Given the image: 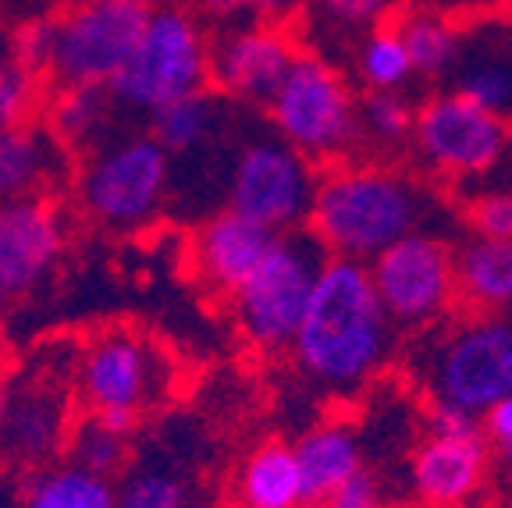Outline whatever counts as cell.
<instances>
[{
  "label": "cell",
  "instance_id": "obj_1",
  "mask_svg": "<svg viewBox=\"0 0 512 508\" xmlns=\"http://www.w3.org/2000/svg\"><path fill=\"white\" fill-rule=\"evenodd\" d=\"M452 221L441 185L388 160L352 157L320 171L310 231L328 256L370 263L416 231L445 235Z\"/></svg>",
  "mask_w": 512,
  "mask_h": 508
},
{
  "label": "cell",
  "instance_id": "obj_2",
  "mask_svg": "<svg viewBox=\"0 0 512 508\" xmlns=\"http://www.w3.org/2000/svg\"><path fill=\"white\" fill-rule=\"evenodd\" d=\"M395 338L399 327L384 313L367 263L328 256L288 352L310 384L352 398L392 366Z\"/></svg>",
  "mask_w": 512,
  "mask_h": 508
},
{
  "label": "cell",
  "instance_id": "obj_3",
  "mask_svg": "<svg viewBox=\"0 0 512 508\" xmlns=\"http://www.w3.org/2000/svg\"><path fill=\"white\" fill-rule=\"evenodd\" d=\"M153 4H82L68 0L43 22L18 25V64L47 89L111 86L136 54Z\"/></svg>",
  "mask_w": 512,
  "mask_h": 508
},
{
  "label": "cell",
  "instance_id": "obj_4",
  "mask_svg": "<svg viewBox=\"0 0 512 508\" xmlns=\"http://www.w3.org/2000/svg\"><path fill=\"white\" fill-rule=\"evenodd\" d=\"M175 157L153 132H121L86 153L75 171V203L96 228L136 235L164 217Z\"/></svg>",
  "mask_w": 512,
  "mask_h": 508
},
{
  "label": "cell",
  "instance_id": "obj_5",
  "mask_svg": "<svg viewBox=\"0 0 512 508\" xmlns=\"http://www.w3.org/2000/svg\"><path fill=\"white\" fill-rule=\"evenodd\" d=\"M420 338L413 370L427 402L459 405L484 420L498 402L512 398V320L470 313Z\"/></svg>",
  "mask_w": 512,
  "mask_h": 508
},
{
  "label": "cell",
  "instance_id": "obj_6",
  "mask_svg": "<svg viewBox=\"0 0 512 508\" xmlns=\"http://www.w3.org/2000/svg\"><path fill=\"white\" fill-rule=\"evenodd\" d=\"M210 43L214 32L196 15V8H185L182 0L153 4L136 54L111 82V96L118 100L121 114L150 121L175 100L207 93Z\"/></svg>",
  "mask_w": 512,
  "mask_h": 508
},
{
  "label": "cell",
  "instance_id": "obj_7",
  "mask_svg": "<svg viewBox=\"0 0 512 508\" xmlns=\"http://www.w3.org/2000/svg\"><path fill=\"white\" fill-rule=\"evenodd\" d=\"M178 366L171 352L132 327L93 334L75 359V398L121 434H136L139 420L171 398Z\"/></svg>",
  "mask_w": 512,
  "mask_h": 508
},
{
  "label": "cell",
  "instance_id": "obj_8",
  "mask_svg": "<svg viewBox=\"0 0 512 508\" xmlns=\"http://www.w3.org/2000/svg\"><path fill=\"white\" fill-rule=\"evenodd\" d=\"M267 125L310 164L335 167L360 157V96L338 64L303 50L267 104Z\"/></svg>",
  "mask_w": 512,
  "mask_h": 508
},
{
  "label": "cell",
  "instance_id": "obj_9",
  "mask_svg": "<svg viewBox=\"0 0 512 508\" xmlns=\"http://www.w3.org/2000/svg\"><path fill=\"white\" fill-rule=\"evenodd\" d=\"M509 139L512 125L502 118L480 111L452 89H434L416 107L409 153L420 164V175L470 199L502 178Z\"/></svg>",
  "mask_w": 512,
  "mask_h": 508
},
{
  "label": "cell",
  "instance_id": "obj_10",
  "mask_svg": "<svg viewBox=\"0 0 512 508\" xmlns=\"http://www.w3.org/2000/svg\"><path fill=\"white\" fill-rule=\"evenodd\" d=\"M324 263H328V249L313 239L310 228L288 231L274 239L264 263L232 295V317L253 349H292L313 292H317Z\"/></svg>",
  "mask_w": 512,
  "mask_h": 508
},
{
  "label": "cell",
  "instance_id": "obj_11",
  "mask_svg": "<svg viewBox=\"0 0 512 508\" xmlns=\"http://www.w3.org/2000/svg\"><path fill=\"white\" fill-rule=\"evenodd\" d=\"M320 171L299 150L267 132H256L235 146L224 175V203L228 210L253 217L274 235L310 228L313 199H317Z\"/></svg>",
  "mask_w": 512,
  "mask_h": 508
},
{
  "label": "cell",
  "instance_id": "obj_12",
  "mask_svg": "<svg viewBox=\"0 0 512 508\" xmlns=\"http://www.w3.org/2000/svg\"><path fill=\"white\" fill-rule=\"evenodd\" d=\"M377 299L399 334H427L456 317V246L438 231H416L367 263Z\"/></svg>",
  "mask_w": 512,
  "mask_h": 508
},
{
  "label": "cell",
  "instance_id": "obj_13",
  "mask_svg": "<svg viewBox=\"0 0 512 508\" xmlns=\"http://www.w3.org/2000/svg\"><path fill=\"white\" fill-rule=\"evenodd\" d=\"M303 47L288 25L274 22H228L210 43V86L242 107H267Z\"/></svg>",
  "mask_w": 512,
  "mask_h": 508
},
{
  "label": "cell",
  "instance_id": "obj_14",
  "mask_svg": "<svg viewBox=\"0 0 512 508\" xmlns=\"http://www.w3.org/2000/svg\"><path fill=\"white\" fill-rule=\"evenodd\" d=\"M75 352L57 366H32L29 374L11 381L8 427L0 437V455L18 466H47L54 455L68 452L72 437V391H75Z\"/></svg>",
  "mask_w": 512,
  "mask_h": 508
},
{
  "label": "cell",
  "instance_id": "obj_15",
  "mask_svg": "<svg viewBox=\"0 0 512 508\" xmlns=\"http://www.w3.org/2000/svg\"><path fill=\"white\" fill-rule=\"evenodd\" d=\"M68 235L72 221L57 199L0 203V295L15 302L40 288L61 263Z\"/></svg>",
  "mask_w": 512,
  "mask_h": 508
},
{
  "label": "cell",
  "instance_id": "obj_16",
  "mask_svg": "<svg viewBox=\"0 0 512 508\" xmlns=\"http://www.w3.org/2000/svg\"><path fill=\"white\" fill-rule=\"evenodd\" d=\"M445 89L512 125V8L459 22V57Z\"/></svg>",
  "mask_w": 512,
  "mask_h": 508
},
{
  "label": "cell",
  "instance_id": "obj_17",
  "mask_svg": "<svg viewBox=\"0 0 512 508\" xmlns=\"http://www.w3.org/2000/svg\"><path fill=\"white\" fill-rule=\"evenodd\" d=\"M271 228L256 224L253 217L239 214V210H214L200 221L196 235H192V267H196V278L217 295H228L232 299L242 285L249 281L264 256L274 246Z\"/></svg>",
  "mask_w": 512,
  "mask_h": 508
},
{
  "label": "cell",
  "instance_id": "obj_18",
  "mask_svg": "<svg viewBox=\"0 0 512 508\" xmlns=\"http://www.w3.org/2000/svg\"><path fill=\"white\" fill-rule=\"evenodd\" d=\"M491 445L484 430L466 437L427 434L409 455V487L431 508H459L488 480Z\"/></svg>",
  "mask_w": 512,
  "mask_h": 508
},
{
  "label": "cell",
  "instance_id": "obj_19",
  "mask_svg": "<svg viewBox=\"0 0 512 508\" xmlns=\"http://www.w3.org/2000/svg\"><path fill=\"white\" fill-rule=\"evenodd\" d=\"M75 153L47 121H25L0 135V203L11 199H57L75 185Z\"/></svg>",
  "mask_w": 512,
  "mask_h": 508
},
{
  "label": "cell",
  "instance_id": "obj_20",
  "mask_svg": "<svg viewBox=\"0 0 512 508\" xmlns=\"http://www.w3.org/2000/svg\"><path fill=\"white\" fill-rule=\"evenodd\" d=\"M118 508H207V498L182 455L146 448L118 477Z\"/></svg>",
  "mask_w": 512,
  "mask_h": 508
},
{
  "label": "cell",
  "instance_id": "obj_21",
  "mask_svg": "<svg viewBox=\"0 0 512 508\" xmlns=\"http://www.w3.org/2000/svg\"><path fill=\"white\" fill-rule=\"evenodd\" d=\"M456 281L459 306L512 320V242L463 235L456 242Z\"/></svg>",
  "mask_w": 512,
  "mask_h": 508
},
{
  "label": "cell",
  "instance_id": "obj_22",
  "mask_svg": "<svg viewBox=\"0 0 512 508\" xmlns=\"http://www.w3.org/2000/svg\"><path fill=\"white\" fill-rule=\"evenodd\" d=\"M296 459L303 469L306 505H317L363 473V441L349 423L328 420L299 437Z\"/></svg>",
  "mask_w": 512,
  "mask_h": 508
},
{
  "label": "cell",
  "instance_id": "obj_23",
  "mask_svg": "<svg viewBox=\"0 0 512 508\" xmlns=\"http://www.w3.org/2000/svg\"><path fill=\"white\" fill-rule=\"evenodd\" d=\"M235 508H306L296 445L267 441L242 459L232 480Z\"/></svg>",
  "mask_w": 512,
  "mask_h": 508
},
{
  "label": "cell",
  "instance_id": "obj_24",
  "mask_svg": "<svg viewBox=\"0 0 512 508\" xmlns=\"http://www.w3.org/2000/svg\"><path fill=\"white\" fill-rule=\"evenodd\" d=\"M47 125L72 153H89L107 143L118 128L121 107L111 96V86H64L47 89Z\"/></svg>",
  "mask_w": 512,
  "mask_h": 508
},
{
  "label": "cell",
  "instance_id": "obj_25",
  "mask_svg": "<svg viewBox=\"0 0 512 508\" xmlns=\"http://www.w3.org/2000/svg\"><path fill=\"white\" fill-rule=\"evenodd\" d=\"M224 121H228V111L207 89V93L185 96V100H175V104L153 114L150 132L171 157H196L221 139Z\"/></svg>",
  "mask_w": 512,
  "mask_h": 508
},
{
  "label": "cell",
  "instance_id": "obj_26",
  "mask_svg": "<svg viewBox=\"0 0 512 508\" xmlns=\"http://www.w3.org/2000/svg\"><path fill=\"white\" fill-rule=\"evenodd\" d=\"M18 508H118V484L75 462L43 466L22 487Z\"/></svg>",
  "mask_w": 512,
  "mask_h": 508
},
{
  "label": "cell",
  "instance_id": "obj_27",
  "mask_svg": "<svg viewBox=\"0 0 512 508\" xmlns=\"http://www.w3.org/2000/svg\"><path fill=\"white\" fill-rule=\"evenodd\" d=\"M406 54L413 61L416 79L445 86L459 57V22L448 15H434V11H406L395 18Z\"/></svg>",
  "mask_w": 512,
  "mask_h": 508
},
{
  "label": "cell",
  "instance_id": "obj_28",
  "mask_svg": "<svg viewBox=\"0 0 512 508\" xmlns=\"http://www.w3.org/2000/svg\"><path fill=\"white\" fill-rule=\"evenodd\" d=\"M352 72H356L363 93H406L416 72L395 22L374 29L352 47Z\"/></svg>",
  "mask_w": 512,
  "mask_h": 508
},
{
  "label": "cell",
  "instance_id": "obj_29",
  "mask_svg": "<svg viewBox=\"0 0 512 508\" xmlns=\"http://www.w3.org/2000/svg\"><path fill=\"white\" fill-rule=\"evenodd\" d=\"M416 100L409 93H363L360 96V139L363 150L388 157L413 143Z\"/></svg>",
  "mask_w": 512,
  "mask_h": 508
},
{
  "label": "cell",
  "instance_id": "obj_30",
  "mask_svg": "<svg viewBox=\"0 0 512 508\" xmlns=\"http://www.w3.org/2000/svg\"><path fill=\"white\" fill-rule=\"evenodd\" d=\"M64 455H68V462L89 469L96 477H121L132 462V434H121L100 416L86 413L82 420H75Z\"/></svg>",
  "mask_w": 512,
  "mask_h": 508
},
{
  "label": "cell",
  "instance_id": "obj_31",
  "mask_svg": "<svg viewBox=\"0 0 512 508\" xmlns=\"http://www.w3.org/2000/svg\"><path fill=\"white\" fill-rule=\"evenodd\" d=\"M310 18L335 40H349L352 47L374 29L392 25L402 15L399 0H310Z\"/></svg>",
  "mask_w": 512,
  "mask_h": 508
},
{
  "label": "cell",
  "instance_id": "obj_32",
  "mask_svg": "<svg viewBox=\"0 0 512 508\" xmlns=\"http://www.w3.org/2000/svg\"><path fill=\"white\" fill-rule=\"evenodd\" d=\"M47 104V82L32 75L22 64H11L8 72H0V135L11 128L36 121V111Z\"/></svg>",
  "mask_w": 512,
  "mask_h": 508
},
{
  "label": "cell",
  "instance_id": "obj_33",
  "mask_svg": "<svg viewBox=\"0 0 512 508\" xmlns=\"http://www.w3.org/2000/svg\"><path fill=\"white\" fill-rule=\"evenodd\" d=\"M192 8L203 22H242V18H253V22H274L288 25L292 18H299L310 0H192Z\"/></svg>",
  "mask_w": 512,
  "mask_h": 508
},
{
  "label": "cell",
  "instance_id": "obj_34",
  "mask_svg": "<svg viewBox=\"0 0 512 508\" xmlns=\"http://www.w3.org/2000/svg\"><path fill=\"white\" fill-rule=\"evenodd\" d=\"M466 235L512 242V185L495 182L466 199Z\"/></svg>",
  "mask_w": 512,
  "mask_h": 508
},
{
  "label": "cell",
  "instance_id": "obj_35",
  "mask_svg": "<svg viewBox=\"0 0 512 508\" xmlns=\"http://www.w3.org/2000/svg\"><path fill=\"white\" fill-rule=\"evenodd\" d=\"M424 430L434 437H466V434H480L484 423L480 416L466 413L459 405H448V402H427V413H424Z\"/></svg>",
  "mask_w": 512,
  "mask_h": 508
},
{
  "label": "cell",
  "instance_id": "obj_36",
  "mask_svg": "<svg viewBox=\"0 0 512 508\" xmlns=\"http://www.w3.org/2000/svg\"><path fill=\"white\" fill-rule=\"evenodd\" d=\"M306 508H384L381 480L363 469L360 477L349 480L342 491H335L331 498L317 501V505H306Z\"/></svg>",
  "mask_w": 512,
  "mask_h": 508
},
{
  "label": "cell",
  "instance_id": "obj_37",
  "mask_svg": "<svg viewBox=\"0 0 512 508\" xmlns=\"http://www.w3.org/2000/svg\"><path fill=\"white\" fill-rule=\"evenodd\" d=\"M480 423H484V437H488L491 452L498 455L505 469H512V398L498 402Z\"/></svg>",
  "mask_w": 512,
  "mask_h": 508
},
{
  "label": "cell",
  "instance_id": "obj_38",
  "mask_svg": "<svg viewBox=\"0 0 512 508\" xmlns=\"http://www.w3.org/2000/svg\"><path fill=\"white\" fill-rule=\"evenodd\" d=\"M406 11H434V15H448L456 22H466L473 15H484V11L505 8L509 0H399Z\"/></svg>",
  "mask_w": 512,
  "mask_h": 508
},
{
  "label": "cell",
  "instance_id": "obj_39",
  "mask_svg": "<svg viewBox=\"0 0 512 508\" xmlns=\"http://www.w3.org/2000/svg\"><path fill=\"white\" fill-rule=\"evenodd\" d=\"M68 0H0V15L15 25H32L43 22V18L57 15Z\"/></svg>",
  "mask_w": 512,
  "mask_h": 508
},
{
  "label": "cell",
  "instance_id": "obj_40",
  "mask_svg": "<svg viewBox=\"0 0 512 508\" xmlns=\"http://www.w3.org/2000/svg\"><path fill=\"white\" fill-rule=\"evenodd\" d=\"M18 64V25L0 15V72Z\"/></svg>",
  "mask_w": 512,
  "mask_h": 508
},
{
  "label": "cell",
  "instance_id": "obj_41",
  "mask_svg": "<svg viewBox=\"0 0 512 508\" xmlns=\"http://www.w3.org/2000/svg\"><path fill=\"white\" fill-rule=\"evenodd\" d=\"M8 409H11V381L0 374V437H4V427H8Z\"/></svg>",
  "mask_w": 512,
  "mask_h": 508
},
{
  "label": "cell",
  "instance_id": "obj_42",
  "mask_svg": "<svg viewBox=\"0 0 512 508\" xmlns=\"http://www.w3.org/2000/svg\"><path fill=\"white\" fill-rule=\"evenodd\" d=\"M502 182L512 185V139H509V157H505V167H502Z\"/></svg>",
  "mask_w": 512,
  "mask_h": 508
},
{
  "label": "cell",
  "instance_id": "obj_43",
  "mask_svg": "<svg viewBox=\"0 0 512 508\" xmlns=\"http://www.w3.org/2000/svg\"><path fill=\"white\" fill-rule=\"evenodd\" d=\"M82 4H150V0H82Z\"/></svg>",
  "mask_w": 512,
  "mask_h": 508
},
{
  "label": "cell",
  "instance_id": "obj_44",
  "mask_svg": "<svg viewBox=\"0 0 512 508\" xmlns=\"http://www.w3.org/2000/svg\"><path fill=\"white\" fill-rule=\"evenodd\" d=\"M0 508H18V498H11L8 491H0Z\"/></svg>",
  "mask_w": 512,
  "mask_h": 508
},
{
  "label": "cell",
  "instance_id": "obj_45",
  "mask_svg": "<svg viewBox=\"0 0 512 508\" xmlns=\"http://www.w3.org/2000/svg\"><path fill=\"white\" fill-rule=\"evenodd\" d=\"M8 306H11V302H8V299H4V295H0V313L8 310Z\"/></svg>",
  "mask_w": 512,
  "mask_h": 508
},
{
  "label": "cell",
  "instance_id": "obj_46",
  "mask_svg": "<svg viewBox=\"0 0 512 508\" xmlns=\"http://www.w3.org/2000/svg\"><path fill=\"white\" fill-rule=\"evenodd\" d=\"M502 508H512V501H509V505H502Z\"/></svg>",
  "mask_w": 512,
  "mask_h": 508
}]
</instances>
